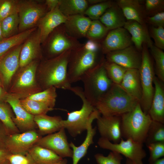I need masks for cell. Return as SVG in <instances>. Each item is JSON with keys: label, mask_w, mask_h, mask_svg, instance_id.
I'll list each match as a JSON object with an SVG mask.
<instances>
[{"label": "cell", "mask_w": 164, "mask_h": 164, "mask_svg": "<svg viewBox=\"0 0 164 164\" xmlns=\"http://www.w3.org/2000/svg\"><path fill=\"white\" fill-rule=\"evenodd\" d=\"M96 120L97 129L101 137L114 143L120 142L122 138L121 116L100 115Z\"/></svg>", "instance_id": "obj_19"}, {"label": "cell", "mask_w": 164, "mask_h": 164, "mask_svg": "<svg viewBox=\"0 0 164 164\" xmlns=\"http://www.w3.org/2000/svg\"><path fill=\"white\" fill-rule=\"evenodd\" d=\"M100 115L97 110L94 111L87 125L86 137L81 145L76 146L72 142L70 143V146L73 151L72 164H78L80 160L87 154L89 146L94 143L93 139L96 133V128H93L92 123Z\"/></svg>", "instance_id": "obj_25"}, {"label": "cell", "mask_w": 164, "mask_h": 164, "mask_svg": "<svg viewBox=\"0 0 164 164\" xmlns=\"http://www.w3.org/2000/svg\"><path fill=\"white\" fill-rule=\"evenodd\" d=\"M5 101L12 108L15 117L12 118L14 123L21 133L36 130L37 126L34 121V116L28 112L23 107L20 99L9 93Z\"/></svg>", "instance_id": "obj_14"}, {"label": "cell", "mask_w": 164, "mask_h": 164, "mask_svg": "<svg viewBox=\"0 0 164 164\" xmlns=\"http://www.w3.org/2000/svg\"><path fill=\"white\" fill-rule=\"evenodd\" d=\"M139 101L126 92L119 84L113 83L95 107L102 116H119L132 111Z\"/></svg>", "instance_id": "obj_3"}, {"label": "cell", "mask_w": 164, "mask_h": 164, "mask_svg": "<svg viewBox=\"0 0 164 164\" xmlns=\"http://www.w3.org/2000/svg\"><path fill=\"white\" fill-rule=\"evenodd\" d=\"M104 66L107 74L112 83L119 85L128 69L115 63L108 62L105 59Z\"/></svg>", "instance_id": "obj_38"}, {"label": "cell", "mask_w": 164, "mask_h": 164, "mask_svg": "<svg viewBox=\"0 0 164 164\" xmlns=\"http://www.w3.org/2000/svg\"><path fill=\"white\" fill-rule=\"evenodd\" d=\"M154 91L148 114L153 121L164 123V88L163 82L155 76Z\"/></svg>", "instance_id": "obj_22"}, {"label": "cell", "mask_w": 164, "mask_h": 164, "mask_svg": "<svg viewBox=\"0 0 164 164\" xmlns=\"http://www.w3.org/2000/svg\"><path fill=\"white\" fill-rule=\"evenodd\" d=\"M56 97V88L51 87L33 94L27 98L44 103L53 109Z\"/></svg>", "instance_id": "obj_37"}, {"label": "cell", "mask_w": 164, "mask_h": 164, "mask_svg": "<svg viewBox=\"0 0 164 164\" xmlns=\"http://www.w3.org/2000/svg\"><path fill=\"white\" fill-rule=\"evenodd\" d=\"M104 0H87L89 5L90 6L94 5L101 2Z\"/></svg>", "instance_id": "obj_53"}, {"label": "cell", "mask_w": 164, "mask_h": 164, "mask_svg": "<svg viewBox=\"0 0 164 164\" xmlns=\"http://www.w3.org/2000/svg\"><path fill=\"white\" fill-rule=\"evenodd\" d=\"M105 55L106 61L115 63L127 69H139L141 64L142 53L132 45L110 52Z\"/></svg>", "instance_id": "obj_15"}, {"label": "cell", "mask_w": 164, "mask_h": 164, "mask_svg": "<svg viewBox=\"0 0 164 164\" xmlns=\"http://www.w3.org/2000/svg\"><path fill=\"white\" fill-rule=\"evenodd\" d=\"M116 3L121 9L127 20L136 21L146 26L147 17L144 6L138 0H118Z\"/></svg>", "instance_id": "obj_24"}, {"label": "cell", "mask_w": 164, "mask_h": 164, "mask_svg": "<svg viewBox=\"0 0 164 164\" xmlns=\"http://www.w3.org/2000/svg\"><path fill=\"white\" fill-rule=\"evenodd\" d=\"M65 129L42 137L36 145L49 149L62 158H72L73 151L68 142Z\"/></svg>", "instance_id": "obj_13"}, {"label": "cell", "mask_w": 164, "mask_h": 164, "mask_svg": "<svg viewBox=\"0 0 164 164\" xmlns=\"http://www.w3.org/2000/svg\"><path fill=\"white\" fill-rule=\"evenodd\" d=\"M149 152V162L155 161L164 156V142H158L146 145Z\"/></svg>", "instance_id": "obj_44"}, {"label": "cell", "mask_w": 164, "mask_h": 164, "mask_svg": "<svg viewBox=\"0 0 164 164\" xmlns=\"http://www.w3.org/2000/svg\"><path fill=\"white\" fill-rule=\"evenodd\" d=\"M114 3L112 1L104 0L101 2L89 6L84 15L92 20H99L106 10Z\"/></svg>", "instance_id": "obj_39"}, {"label": "cell", "mask_w": 164, "mask_h": 164, "mask_svg": "<svg viewBox=\"0 0 164 164\" xmlns=\"http://www.w3.org/2000/svg\"><path fill=\"white\" fill-rule=\"evenodd\" d=\"M131 36L124 27L110 30L101 44L103 54L123 49L132 45Z\"/></svg>", "instance_id": "obj_16"}, {"label": "cell", "mask_w": 164, "mask_h": 164, "mask_svg": "<svg viewBox=\"0 0 164 164\" xmlns=\"http://www.w3.org/2000/svg\"><path fill=\"white\" fill-rule=\"evenodd\" d=\"M100 50L101 44L90 40L81 47L71 50L67 69L68 79L71 84L81 80L84 74L104 58L99 59Z\"/></svg>", "instance_id": "obj_1"}, {"label": "cell", "mask_w": 164, "mask_h": 164, "mask_svg": "<svg viewBox=\"0 0 164 164\" xmlns=\"http://www.w3.org/2000/svg\"><path fill=\"white\" fill-rule=\"evenodd\" d=\"M38 65V61L35 60L21 68L12 84L9 93L22 99L41 91L42 88L38 87L35 78Z\"/></svg>", "instance_id": "obj_8"}, {"label": "cell", "mask_w": 164, "mask_h": 164, "mask_svg": "<svg viewBox=\"0 0 164 164\" xmlns=\"http://www.w3.org/2000/svg\"><path fill=\"white\" fill-rule=\"evenodd\" d=\"M8 135L2 122H0V149H5V142Z\"/></svg>", "instance_id": "obj_48"}, {"label": "cell", "mask_w": 164, "mask_h": 164, "mask_svg": "<svg viewBox=\"0 0 164 164\" xmlns=\"http://www.w3.org/2000/svg\"><path fill=\"white\" fill-rule=\"evenodd\" d=\"M104 58L81 78L84 94L94 107L100 99L109 90L113 83L109 78L104 66Z\"/></svg>", "instance_id": "obj_5"}, {"label": "cell", "mask_w": 164, "mask_h": 164, "mask_svg": "<svg viewBox=\"0 0 164 164\" xmlns=\"http://www.w3.org/2000/svg\"><path fill=\"white\" fill-rule=\"evenodd\" d=\"M67 18L60 10L58 6L49 11L40 19L37 26L40 31L41 44L44 43L56 28L65 22Z\"/></svg>", "instance_id": "obj_20"}, {"label": "cell", "mask_w": 164, "mask_h": 164, "mask_svg": "<svg viewBox=\"0 0 164 164\" xmlns=\"http://www.w3.org/2000/svg\"><path fill=\"white\" fill-rule=\"evenodd\" d=\"M10 107L5 103H0V121L4 126L8 136L20 133L13 121L14 116Z\"/></svg>", "instance_id": "obj_32"}, {"label": "cell", "mask_w": 164, "mask_h": 164, "mask_svg": "<svg viewBox=\"0 0 164 164\" xmlns=\"http://www.w3.org/2000/svg\"><path fill=\"white\" fill-rule=\"evenodd\" d=\"M145 22L152 25V26L164 27V12H159L152 16H147Z\"/></svg>", "instance_id": "obj_47"}, {"label": "cell", "mask_w": 164, "mask_h": 164, "mask_svg": "<svg viewBox=\"0 0 164 164\" xmlns=\"http://www.w3.org/2000/svg\"><path fill=\"white\" fill-rule=\"evenodd\" d=\"M155 62V70L157 77L164 82V52L154 45L149 48Z\"/></svg>", "instance_id": "obj_40"}, {"label": "cell", "mask_w": 164, "mask_h": 164, "mask_svg": "<svg viewBox=\"0 0 164 164\" xmlns=\"http://www.w3.org/2000/svg\"><path fill=\"white\" fill-rule=\"evenodd\" d=\"M87 0H60L58 8L65 16L84 14L89 7Z\"/></svg>", "instance_id": "obj_30"}, {"label": "cell", "mask_w": 164, "mask_h": 164, "mask_svg": "<svg viewBox=\"0 0 164 164\" xmlns=\"http://www.w3.org/2000/svg\"><path fill=\"white\" fill-rule=\"evenodd\" d=\"M94 157L97 164H121L122 155L116 152L111 151L105 156L101 153H97Z\"/></svg>", "instance_id": "obj_42"}, {"label": "cell", "mask_w": 164, "mask_h": 164, "mask_svg": "<svg viewBox=\"0 0 164 164\" xmlns=\"http://www.w3.org/2000/svg\"><path fill=\"white\" fill-rule=\"evenodd\" d=\"M8 94V93H7L3 88V87L0 86V103L2 102L3 101H5Z\"/></svg>", "instance_id": "obj_51"}, {"label": "cell", "mask_w": 164, "mask_h": 164, "mask_svg": "<svg viewBox=\"0 0 164 164\" xmlns=\"http://www.w3.org/2000/svg\"><path fill=\"white\" fill-rule=\"evenodd\" d=\"M84 44L69 35L63 24L52 32L43 44L45 46L48 56L47 59H50L57 56L66 51L80 47Z\"/></svg>", "instance_id": "obj_9"}, {"label": "cell", "mask_w": 164, "mask_h": 164, "mask_svg": "<svg viewBox=\"0 0 164 164\" xmlns=\"http://www.w3.org/2000/svg\"><path fill=\"white\" fill-rule=\"evenodd\" d=\"M67 161L66 159L64 158L63 159L60 161L55 163L49 164H67Z\"/></svg>", "instance_id": "obj_54"}, {"label": "cell", "mask_w": 164, "mask_h": 164, "mask_svg": "<svg viewBox=\"0 0 164 164\" xmlns=\"http://www.w3.org/2000/svg\"><path fill=\"white\" fill-rule=\"evenodd\" d=\"M71 50L56 57L46 59L39 67L40 81L43 90L51 87L70 90L71 84L67 76L68 60Z\"/></svg>", "instance_id": "obj_2"}, {"label": "cell", "mask_w": 164, "mask_h": 164, "mask_svg": "<svg viewBox=\"0 0 164 164\" xmlns=\"http://www.w3.org/2000/svg\"><path fill=\"white\" fill-rule=\"evenodd\" d=\"M60 0H46L44 4L49 11L52 10L59 6Z\"/></svg>", "instance_id": "obj_49"}, {"label": "cell", "mask_w": 164, "mask_h": 164, "mask_svg": "<svg viewBox=\"0 0 164 164\" xmlns=\"http://www.w3.org/2000/svg\"><path fill=\"white\" fill-rule=\"evenodd\" d=\"M40 31L38 28L23 43L19 56V67L42 57Z\"/></svg>", "instance_id": "obj_18"}, {"label": "cell", "mask_w": 164, "mask_h": 164, "mask_svg": "<svg viewBox=\"0 0 164 164\" xmlns=\"http://www.w3.org/2000/svg\"><path fill=\"white\" fill-rule=\"evenodd\" d=\"M122 138L131 139L143 144L152 121L148 114L144 113L138 103L132 111L121 116Z\"/></svg>", "instance_id": "obj_4"}, {"label": "cell", "mask_w": 164, "mask_h": 164, "mask_svg": "<svg viewBox=\"0 0 164 164\" xmlns=\"http://www.w3.org/2000/svg\"><path fill=\"white\" fill-rule=\"evenodd\" d=\"M144 6L146 16H152L164 11V0H146Z\"/></svg>", "instance_id": "obj_43"}, {"label": "cell", "mask_w": 164, "mask_h": 164, "mask_svg": "<svg viewBox=\"0 0 164 164\" xmlns=\"http://www.w3.org/2000/svg\"><path fill=\"white\" fill-rule=\"evenodd\" d=\"M97 144L102 149L123 155L135 164H144L142 160L146 156V153L143 148V144L131 139L125 140L123 138L119 143H114L101 137L98 140Z\"/></svg>", "instance_id": "obj_10"}, {"label": "cell", "mask_w": 164, "mask_h": 164, "mask_svg": "<svg viewBox=\"0 0 164 164\" xmlns=\"http://www.w3.org/2000/svg\"><path fill=\"white\" fill-rule=\"evenodd\" d=\"M22 44L15 47L0 56V77L5 85L10 84L19 67V56Z\"/></svg>", "instance_id": "obj_17"}, {"label": "cell", "mask_w": 164, "mask_h": 164, "mask_svg": "<svg viewBox=\"0 0 164 164\" xmlns=\"http://www.w3.org/2000/svg\"><path fill=\"white\" fill-rule=\"evenodd\" d=\"M28 154L36 164H49L58 162L63 158L53 151L35 145Z\"/></svg>", "instance_id": "obj_29"}, {"label": "cell", "mask_w": 164, "mask_h": 164, "mask_svg": "<svg viewBox=\"0 0 164 164\" xmlns=\"http://www.w3.org/2000/svg\"><path fill=\"white\" fill-rule=\"evenodd\" d=\"M109 31L99 20H92L86 38L99 42L100 40L104 38Z\"/></svg>", "instance_id": "obj_36"}, {"label": "cell", "mask_w": 164, "mask_h": 164, "mask_svg": "<svg viewBox=\"0 0 164 164\" xmlns=\"http://www.w3.org/2000/svg\"><path fill=\"white\" fill-rule=\"evenodd\" d=\"M19 24L18 13L12 15L1 22L2 35L4 38L15 35L19 32Z\"/></svg>", "instance_id": "obj_35"}, {"label": "cell", "mask_w": 164, "mask_h": 164, "mask_svg": "<svg viewBox=\"0 0 164 164\" xmlns=\"http://www.w3.org/2000/svg\"><path fill=\"white\" fill-rule=\"evenodd\" d=\"M10 153L6 149H0V162L6 159Z\"/></svg>", "instance_id": "obj_50"}, {"label": "cell", "mask_w": 164, "mask_h": 164, "mask_svg": "<svg viewBox=\"0 0 164 164\" xmlns=\"http://www.w3.org/2000/svg\"><path fill=\"white\" fill-rule=\"evenodd\" d=\"M149 33L150 36L154 42V45L163 50H164V29L162 26L150 28Z\"/></svg>", "instance_id": "obj_45"}, {"label": "cell", "mask_w": 164, "mask_h": 164, "mask_svg": "<svg viewBox=\"0 0 164 164\" xmlns=\"http://www.w3.org/2000/svg\"><path fill=\"white\" fill-rule=\"evenodd\" d=\"M49 12L45 4L33 0H19V33L36 27Z\"/></svg>", "instance_id": "obj_11"}, {"label": "cell", "mask_w": 164, "mask_h": 164, "mask_svg": "<svg viewBox=\"0 0 164 164\" xmlns=\"http://www.w3.org/2000/svg\"><path fill=\"white\" fill-rule=\"evenodd\" d=\"M6 159L9 164H36L28 153L25 155L10 153Z\"/></svg>", "instance_id": "obj_46"}, {"label": "cell", "mask_w": 164, "mask_h": 164, "mask_svg": "<svg viewBox=\"0 0 164 164\" xmlns=\"http://www.w3.org/2000/svg\"><path fill=\"white\" fill-rule=\"evenodd\" d=\"M37 29L36 27L28 29L0 41V56L12 48L22 44Z\"/></svg>", "instance_id": "obj_31"}, {"label": "cell", "mask_w": 164, "mask_h": 164, "mask_svg": "<svg viewBox=\"0 0 164 164\" xmlns=\"http://www.w3.org/2000/svg\"><path fill=\"white\" fill-rule=\"evenodd\" d=\"M91 21L84 14H77L67 16L63 24L67 33L78 39L86 38Z\"/></svg>", "instance_id": "obj_23"}, {"label": "cell", "mask_w": 164, "mask_h": 164, "mask_svg": "<svg viewBox=\"0 0 164 164\" xmlns=\"http://www.w3.org/2000/svg\"><path fill=\"white\" fill-rule=\"evenodd\" d=\"M42 137L36 130L7 136L5 148L10 153L25 155Z\"/></svg>", "instance_id": "obj_12"}, {"label": "cell", "mask_w": 164, "mask_h": 164, "mask_svg": "<svg viewBox=\"0 0 164 164\" xmlns=\"http://www.w3.org/2000/svg\"><path fill=\"white\" fill-rule=\"evenodd\" d=\"M164 142V123L152 120L149 126L144 143Z\"/></svg>", "instance_id": "obj_34"}, {"label": "cell", "mask_w": 164, "mask_h": 164, "mask_svg": "<svg viewBox=\"0 0 164 164\" xmlns=\"http://www.w3.org/2000/svg\"><path fill=\"white\" fill-rule=\"evenodd\" d=\"M2 35V31L1 26V22H0V41L4 39Z\"/></svg>", "instance_id": "obj_55"}, {"label": "cell", "mask_w": 164, "mask_h": 164, "mask_svg": "<svg viewBox=\"0 0 164 164\" xmlns=\"http://www.w3.org/2000/svg\"><path fill=\"white\" fill-rule=\"evenodd\" d=\"M123 27L129 33L132 41L136 49L142 52L143 43L148 48L153 45L146 26L132 20H127Z\"/></svg>", "instance_id": "obj_21"}, {"label": "cell", "mask_w": 164, "mask_h": 164, "mask_svg": "<svg viewBox=\"0 0 164 164\" xmlns=\"http://www.w3.org/2000/svg\"><path fill=\"white\" fill-rule=\"evenodd\" d=\"M149 164H164V158L162 157L153 162H149Z\"/></svg>", "instance_id": "obj_52"}, {"label": "cell", "mask_w": 164, "mask_h": 164, "mask_svg": "<svg viewBox=\"0 0 164 164\" xmlns=\"http://www.w3.org/2000/svg\"><path fill=\"white\" fill-rule=\"evenodd\" d=\"M119 85L126 92L137 99L139 102L142 96V89L139 69H128Z\"/></svg>", "instance_id": "obj_26"}, {"label": "cell", "mask_w": 164, "mask_h": 164, "mask_svg": "<svg viewBox=\"0 0 164 164\" xmlns=\"http://www.w3.org/2000/svg\"><path fill=\"white\" fill-rule=\"evenodd\" d=\"M20 102L24 108L34 116L46 114L53 109L46 104L27 97L20 99Z\"/></svg>", "instance_id": "obj_33"}, {"label": "cell", "mask_w": 164, "mask_h": 164, "mask_svg": "<svg viewBox=\"0 0 164 164\" xmlns=\"http://www.w3.org/2000/svg\"><path fill=\"white\" fill-rule=\"evenodd\" d=\"M19 0H2L0 3V22L7 17L18 13Z\"/></svg>", "instance_id": "obj_41"}, {"label": "cell", "mask_w": 164, "mask_h": 164, "mask_svg": "<svg viewBox=\"0 0 164 164\" xmlns=\"http://www.w3.org/2000/svg\"><path fill=\"white\" fill-rule=\"evenodd\" d=\"M0 164H9L8 161L6 159L2 162H0Z\"/></svg>", "instance_id": "obj_57"}, {"label": "cell", "mask_w": 164, "mask_h": 164, "mask_svg": "<svg viewBox=\"0 0 164 164\" xmlns=\"http://www.w3.org/2000/svg\"><path fill=\"white\" fill-rule=\"evenodd\" d=\"M141 53L142 60L139 70L142 96L139 104L143 112L148 114L154 91L155 72L148 47L145 43L142 45Z\"/></svg>", "instance_id": "obj_7"}, {"label": "cell", "mask_w": 164, "mask_h": 164, "mask_svg": "<svg viewBox=\"0 0 164 164\" xmlns=\"http://www.w3.org/2000/svg\"><path fill=\"white\" fill-rule=\"evenodd\" d=\"M70 91L78 96L82 101L79 110L67 113L66 120H63V127L73 137H75L86 130L88 123L96 110L95 107L85 97L83 89L79 87H71Z\"/></svg>", "instance_id": "obj_6"}, {"label": "cell", "mask_w": 164, "mask_h": 164, "mask_svg": "<svg viewBox=\"0 0 164 164\" xmlns=\"http://www.w3.org/2000/svg\"><path fill=\"white\" fill-rule=\"evenodd\" d=\"M2 81L1 79H0V86H2Z\"/></svg>", "instance_id": "obj_58"}, {"label": "cell", "mask_w": 164, "mask_h": 164, "mask_svg": "<svg viewBox=\"0 0 164 164\" xmlns=\"http://www.w3.org/2000/svg\"><path fill=\"white\" fill-rule=\"evenodd\" d=\"M126 164H135L131 160L126 158Z\"/></svg>", "instance_id": "obj_56"}, {"label": "cell", "mask_w": 164, "mask_h": 164, "mask_svg": "<svg viewBox=\"0 0 164 164\" xmlns=\"http://www.w3.org/2000/svg\"><path fill=\"white\" fill-rule=\"evenodd\" d=\"M60 116H49L46 114L34 116V121L41 135H49L60 130L63 128Z\"/></svg>", "instance_id": "obj_28"}, {"label": "cell", "mask_w": 164, "mask_h": 164, "mask_svg": "<svg viewBox=\"0 0 164 164\" xmlns=\"http://www.w3.org/2000/svg\"><path fill=\"white\" fill-rule=\"evenodd\" d=\"M2 0H0V2H1L2 1Z\"/></svg>", "instance_id": "obj_59"}, {"label": "cell", "mask_w": 164, "mask_h": 164, "mask_svg": "<svg viewBox=\"0 0 164 164\" xmlns=\"http://www.w3.org/2000/svg\"><path fill=\"white\" fill-rule=\"evenodd\" d=\"M99 20L109 30L123 27L127 21L115 2L106 10Z\"/></svg>", "instance_id": "obj_27"}]
</instances>
